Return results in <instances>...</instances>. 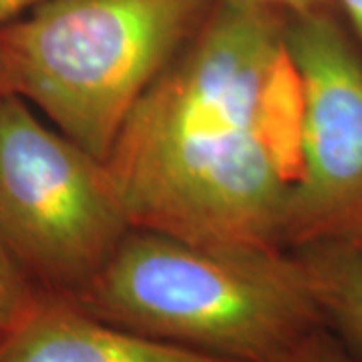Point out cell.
I'll return each mask as SVG.
<instances>
[{"label":"cell","instance_id":"cell-12","mask_svg":"<svg viewBox=\"0 0 362 362\" xmlns=\"http://www.w3.org/2000/svg\"><path fill=\"white\" fill-rule=\"evenodd\" d=\"M40 2L42 0H0V25L25 14L26 11H30L33 6H37Z\"/></svg>","mask_w":362,"mask_h":362},{"label":"cell","instance_id":"cell-9","mask_svg":"<svg viewBox=\"0 0 362 362\" xmlns=\"http://www.w3.org/2000/svg\"><path fill=\"white\" fill-rule=\"evenodd\" d=\"M274 362H361L326 326L316 328Z\"/></svg>","mask_w":362,"mask_h":362},{"label":"cell","instance_id":"cell-8","mask_svg":"<svg viewBox=\"0 0 362 362\" xmlns=\"http://www.w3.org/2000/svg\"><path fill=\"white\" fill-rule=\"evenodd\" d=\"M45 292L0 240V330L18 322Z\"/></svg>","mask_w":362,"mask_h":362},{"label":"cell","instance_id":"cell-10","mask_svg":"<svg viewBox=\"0 0 362 362\" xmlns=\"http://www.w3.org/2000/svg\"><path fill=\"white\" fill-rule=\"evenodd\" d=\"M250 4H258L264 8H270L284 16H306L318 13H337L334 0H244Z\"/></svg>","mask_w":362,"mask_h":362},{"label":"cell","instance_id":"cell-11","mask_svg":"<svg viewBox=\"0 0 362 362\" xmlns=\"http://www.w3.org/2000/svg\"><path fill=\"white\" fill-rule=\"evenodd\" d=\"M337 13L344 21L352 39L362 51V0H334Z\"/></svg>","mask_w":362,"mask_h":362},{"label":"cell","instance_id":"cell-3","mask_svg":"<svg viewBox=\"0 0 362 362\" xmlns=\"http://www.w3.org/2000/svg\"><path fill=\"white\" fill-rule=\"evenodd\" d=\"M216 2L42 0L0 25L6 89L105 161L133 107Z\"/></svg>","mask_w":362,"mask_h":362},{"label":"cell","instance_id":"cell-4","mask_svg":"<svg viewBox=\"0 0 362 362\" xmlns=\"http://www.w3.org/2000/svg\"><path fill=\"white\" fill-rule=\"evenodd\" d=\"M131 228L103 159L2 95L0 240L35 284L75 298Z\"/></svg>","mask_w":362,"mask_h":362},{"label":"cell","instance_id":"cell-6","mask_svg":"<svg viewBox=\"0 0 362 362\" xmlns=\"http://www.w3.org/2000/svg\"><path fill=\"white\" fill-rule=\"evenodd\" d=\"M0 362H232L109 324L69 298L42 294L0 330Z\"/></svg>","mask_w":362,"mask_h":362},{"label":"cell","instance_id":"cell-1","mask_svg":"<svg viewBox=\"0 0 362 362\" xmlns=\"http://www.w3.org/2000/svg\"><path fill=\"white\" fill-rule=\"evenodd\" d=\"M298 81L286 16L218 0L133 107L105 159L133 228L288 250Z\"/></svg>","mask_w":362,"mask_h":362},{"label":"cell","instance_id":"cell-13","mask_svg":"<svg viewBox=\"0 0 362 362\" xmlns=\"http://www.w3.org/2000/svg\"><path fill=\"white\" fill-rule=\"evenodd\" d=\"M8 89H6V83H4V77H2V69H0V97L2 95H6Z\"/></svg>","mask_w":362,"mask_h":362},{"label":"cell","instance_id":"cell-2","mask_svg":"<svg viewBox=\"0 0 362 362\" xmlns=\"http://www.w3.org/2000/svg\"><path fill=\"white\" fill-rule=\"evenodd\" d=\"M141 337L232 362H274L324 326L292 250L221 247L131 228L75 298Z\"/></svg>","mask_w":362,"mask_h":362},{"label":"cell","instance_id":"cell-14","mask_svg":"<svg viewBox=\"0 0 362 362\" xmlns=\"http://www.w3.org/2000/svg\"><path fill=\"white\" fill-rule=\"evenodd\" d=\"M354 246H358L362 250V240H361V242H358V244H354Z\"/></svg>","mask_w":362,"mask_h":362},{"label":"cell","instance_id":"cell-5","mask_svg":"<svg viewBox=\"0 0 362 362\" xmlns=\"http://www.w3.org/2000/svg\"><path fill=\"white\" fill-rule=\"evenodd\" d=\"M298 81L296 175L284 244L362 240V51L338 13L286 16Z\"/></svg>","mask_w":362,"mask_h":362},{"label":"cell","instance_id":"cell-7","mask_svg":"<svg viewBox=\"0 0 362 362\" xmlns=\"http://www.w3.org/2000/svg\"><path fill=\"white\" fill-rule=\"evenodd\" d=\"M292 252L306 270L324 326L362 362V250L314 244Z\"/></svg>","mask_w":362,"mask_h":362}]
</instances>
